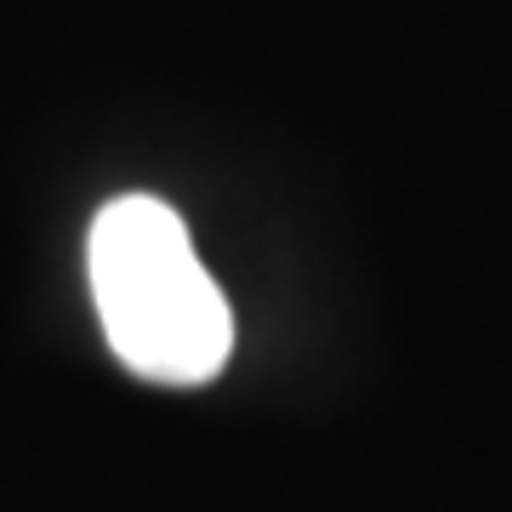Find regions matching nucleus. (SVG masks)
Here are the masks:
<instances>
[{"label":"nucleus","instance_id":"obj_1","mask_svg":"<svg viewBox=\"0 0 512 512\" xmlns=\"http://www.w3.org/2000/svg\"><path fill=\"white\" fill-rule=\"evenodd\" d=\"M92 296L114 359L148 382L200 387L234 353V313L183 217L154 194L109 200L92 222Z\"/></svg>","mask_w":512,"mask_h":512}]
</instances>
